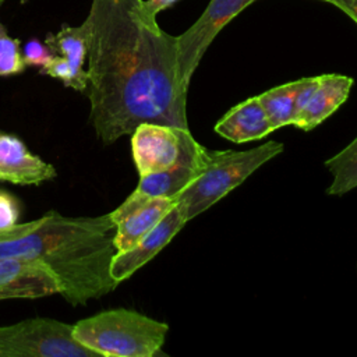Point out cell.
<instances>
[{"instance_id": "obj_1", "label": "cell", "mask_w": 357, "mask_h": 357, "mask_svg": "<svg viewBox=\"0 0 357 357\" xmlns=\"http://www.w3.org/2000/svg\"><path fill=\"white\" fill-rule=\"evenodd\" d=\"M88 24L89 123L105 144L141 123L188 128L187 88L177 74L176 36L142 10V0H92Z\"/></svg>"}, {"instance_id": "obj_2", "label": "cell", "mask_w": 357, "mask_h": 357, "mask_svg": "<svg viewBox=\"0 0 357 357\" xmlns=\"http://www.w3.org/2000/svg\"><path fill=\"white\" fill-rule=\"evenodd\" d=\"M116 223L100 216H63L50 211L39 219L0 231V257L33 258L47 265L71 305H85L117 287L110 273L117 254Z\"/></svg>"}, {"instance_id": "obj_3", "label": "cell", "mask_w": 357, "mask_h": 357, "mask_svg": "<svg viewBox=\"0 0 357 357\" xmlns=\"http://www.w3.org/2000/svg\"><path fill=\"white\" fill-rule=\"evenodd\" d=\"M167 331V324L126 308L103 311L73 325L74 337L100 357L160 356Z\"/></svg>"}, {"instance_id": "obj_4", "label": "cell", "mask_w": 357, "mask_h": 357, "mask_svg": "<svg viewBox=\"0 0 357 357\" xmlns=\"http://www.w3.org/2000/svg\"><path fill=\"white\" fill-rule=\"evenodd\" d=\"M283 152V144L265 142L247 151H209L201 174L176 198L181 215L188 222L205 212L257 169Z\"/></svg>"}, {"instance_id": "obj_5", "label": "cell", "mask_w": 357, "mask_h": 357, "mask_svg": "<svg viewBox=\"0 0 357 357\" xmlns=\"http://www.w3.org/2000/svg\"><path fill=\"white\" fill-rule=\"evenodd\" d=\"M0 357H100L79 343L73 325L52 318H29L0 326Z\"/></svg>"}, {"instance_id": "obj_6", "label": "cell", "mask_w": 357, "mask_h": 357, "mask_svg": "<svg viewBox=\"0 0 357 357\" xmlns=\"http://www.w3.org/2000/svg\"><path fill=\"white\" fill-rule=\"evenodd\" d=\"M205 148L188 128L162 123H141L131 132V152L141 176L167 170L199 156Z\"/></svg>"}, {"instance_id": "obj_7", "label": "cell", "mask_w": 357, "mask_h": 357, "mask_svg": "<svg viewBox=\"0 0 357 357\" xmlns=\"http://www.w3.org/2000/svg\"><path fill=\"white\" fill-rule=\"evenodd\" d=\"M254 1L257 0H211L201 17L176 36L177 74L183 86L188 89L195 68L222 28Z\"/></svg>"}, {"instance_id": "obj_8", "label": "cell", "mask_w": 357, "mask_h": 357, "mask_svg": "<svg viewBox=\"0 0 357 357\" xmlns=\"http://www.w3.org/2000/svg\"><path fill=\"white\" fill-rule=\"evenodd\" d=\"M208 149L192 159L184 160L167 170L145 174L139 177L137 188L110 212L114 223L132 213L152 198H176L187 185H190L204 170Z\"/></svg>"}, {"instance_id": "obj_9", "label": "cell", "mask_w": 357, "mask_h": 357, "mask_svg": "<svg viewBox=\"0 0 357 357\" xmlns=\"http://www.w3.org/2000/svg\"><path fill=\"white\" fill-rule=\"evenodd\" d=\"M54 293H60V283L42 261L0 257V300L39 298Z\"/></svg>"}, {"instance_id": "obj_10", "label": "cell", "mask_w": 357, "mask_h": 357, "mask_svg": "<svg viewBox=\"0 0 357 357\" xmlns=\"http://www.w3.org/2000/svg\"><path fill=\"white\" fill-rule=\"evenodd\" d=\"M187 220L181 215L178 206H174L162 218V220L148 231L132 248L117 252L112 261L110 273L120 283L134 275L139 268L149 262L160 252L170 240L184 227Z\"/></svg>"}, {"instance_id": "obj_11", "label": "cell", "mask_w": 357, "mask_h": 357, "mask_svg": "<svg viewBox=\"0 0 357 357\" xmlns=\"http://www.w3.org/2000/svg\"><path fill=\"white\" fill-rule=\"evenodd\" d=\"M56 176V169L31 153L20 138L0 131V181L32 185Z\"/></svg>"}, {"instance_id": "obj_12", "label": "cell", "mask_w": 357, "mask_h": 357, "mask_svg": "<svg viewBox=\"0 0 357 357\" xmlns=\"http://www.w3.org/2000/svg\"><path fill=\"white\" fill-rule=\"evenodd\" d=\"M354 79L340 74L318 75V84L293 126L310 131L332 116L349 98Z\"/></svg>"}, {"instance_id": "obj_13", "label": "cell", "mask_w": 357, "mask_h": 357, "mask_svg": "<svg viewBox=\"0 0 357 357\" xmlns=\"http://www.w3.org/2000/svg\"><path fill=\"white\" fill-rule=\"evenodd\" d=\"M215 131L236 144L262 139L273 131L258 96L231 107L216 124Z\"/></svg>"}, {"instance_id": "obj_14", "label": "cell", "mask_w": 357, "mask_h": 357, "mask_svg": "<svg viewBox=\"0 0 357 357\" xmlns=\"http://www.w3.org/2000/svg\"><path fill=\"white\" fill-rule=\"evenodd\" d=\"M173 198H152L132 213L116 223L114 245L117 252L132 248L148 231H151L162 218L174 206Z\"/></svg>"}, {"instance_id": "obj_15", "label": "cell", "mask_w": 357, "mask_h": 357, "mask_svg": "<svg viewBox=\"0 0 357 357\" xmlns=\"http://www.w3.org/2000/svg\"><path fill=\"white\" fill-rule=\"evenodd\" d=\"M46 46L56 56L64 57L78 73H86L84 63L88 52V24L84 21L78 26L63 25L56 33H47Z\"/></svg>"}, {"instance_id": "obj_16", "label": "cell", "mask_w": 357, "mask_h": 357, "mask_svg": "<svg viewBox=\"0 0 357 357\" xmlns=\"http://www.w3.org/2000/svg\"><path fill=\"white\" fill-rule=\"evenodd\" d=\"M297 89L298 79L271 88L258 95L273 131L294 123Z\"/></svg>"}, {"instance_id": "obj_17", "label": "cell", "mask_w": 357, "mask_h": 357, "mask_svg": "<svg viewBox=\"0 0 357 357\" xmlns=\"http://www.w3.org/2000/svg\"><path fill=\"white\" fill-rule=\"evenodd\" d=\"M333 176L326 192L329 195H343L357 188V137L339 153L325 162Z\"/></svg>"}, {"instance_id": "obj_18", "label": "cell", "mask_w": 357, "mask_h": 357, "mask_svg": "<svg viewBox=\"0 0 357 357\" xmlns=\"http://www.w3.org/2000/svg\"><path fill=\"white\" fill-rule=\"evenodd\" d=\"M25 68L20 40L8 36L0 21V77L20 74Z\"/></svg>"}, {"instance_id": "obj_19", "label": "cell", "mask_w": 357, "mask_h": 357, "mask_svg": "<svg viewBox=\"0 0 357 357\" xmlns=\"http://www.w3.org/2000/svg\"><path fill=\"white\" fill-rule=\"evenodd\" d=\"M42 74L50 75L60 79L66 86L73 88L78 92H85L86 88V73H78L74 67L61 56H53V59L40 68Z\"/></svg>"}, {"instance_id": "obj_20", "label": "cell", "mask_w": 357, "mask_h": 357, "mask_svg": "<svg viewBox=\"0 0 357 357\" xmlns=\"http://www.w3.org/2000/svg\"><path fill=\"white\" fill-rule=\"evenodd\" d=\"M21 206L18 198L4 188H0V231L18 223Z\"/></svg>"}, {"instance_id": "obj_21", "label": "cell", "mask_w": 357, "mask_h": 357, "mask_svg": "<svg viewBox=\"0 0 357 357\" xmlns=\"http://www.w3.org/2000/svg\"><path fill=\"white\" fill-rule=\"evenodd\" d=\"M22 59L25 66H36L43 68L52 59H53V53L50 52V49L46 46V43L39 42L38 39H31L28 40L22 50Z\"/></svg>"}, {"instance_id": "obj_22", "label": "cell", "mask_w": 357, "mask_h": 357, "mask_svg": "<svg viewBox=\"0 0 357 357\" xmlns=\"http://www.w3.org/2000/svg\"><path fill=\"white\" fill-rule=\"evenodd\" d=\"M177 1L178 0H142V10L148 17L156 18L160 11L172 7Z\"/></svg>"}, {"instance_id": "obj_23", "label": "cell", "mask_w": 357, "mask_h": 357, "mask_svg": "<svg viewBox=\"0 0 357 357\" xmlns=\"http://www.w3.org/2000/svg\"><path fill=\"white\" fill-rule=\"evenodd\" d=\"M340 8L343 13H346L353 21L356 20L357 13V0H325Z\"/></svg>"}, {"instance_id": "obj_24", "label": "cell", "mask_w": 357, "mask_h": 357, "mask_svg": "<svg viewBox=\"0 0 357 357\" xmlns=\"http://www.w3.org/2000/svg\"><path fill=\"white\" fill-rule=\"evenodd\" d=\"M354 22L357 24V13H356V20H354Z\"/></svg>"}, {"instance_id": "obj_25", "label": "cell", "mask_w": 357, "mask_h": 357, "mask_svg": "<svg viewBox=\"0 0 357 357\" xmlns=\"http://www.w3.org/2000/svg\"><path fill=\"white\" fill-rule=\"evenodd\" d=\"M1 3H3V0H0V6H1Z\"/></svg>"}]
</instances>
